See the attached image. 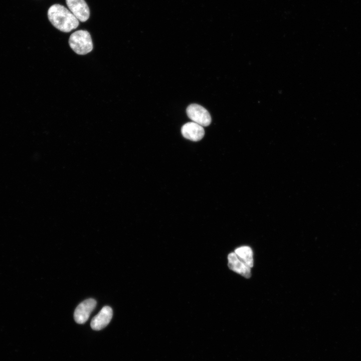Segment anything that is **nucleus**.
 Masks as SVG:
<instances>
[{"mask_svg": "<svg viewBox=\"0 0 361 361\" xmlns=\"http://www.w3.org/2000/svg\"><path fill=\"white\" fill-rule=\"evenodd\" d=\"M113 315L112 308L109 306H104L99 313L92 319L90 325L95 330H99L106 327L110 322Z\"/></svg>", "mask_w": 361, "mask_h": 361, "instance_id": "nucleus-6", "label": "nucleus"}, {"mask_svg": "<svg viewBox=\"0 0 361 361\" xmlns=\"http://www.w3.org/2000/svg\"><path fill=\"white\" fill-rule=\"evenodd\" d=\"M228 266L231 270L246 278L251 277V268L240 260L234 252L228 255Z\"/></svg>", "mask_w": 361, "mask_h": 361, "instance_id": "nucleus-8", "label": "nucleus"}, {"mask_svg": "<svg viewBox=\"0 0 361 361\" xmlns=\"http://www.w3.org/2000/svg\"><path fill=\"white\" fill-rule=\"evenodd\" d=\"M234 253L239 259L250 268L253 266V253L252 249L248 246H243L236 248Z\"/></svg>", "mask_w": 361, "mask_h": 361, "instance_id": "nucleus-9", "label": "nucleus"}, {"mask_svg": "<svg viewBox=\"0 0 361 361\" xmlns=\"http://www.w3.org/2000/svg\"><path fill=\"white\" fill-rule=\"evenodd\" d=\"M71 12L80 22H86L89 18L90 10L84 0H66Z\"/></svg>", "mask_w": 361, "mask_h": 361, "instance_id": "nucleus-5", "label": "nucleus"}, {"mask_svg": "<svg viewBox=\"0 0 361 361\" xmlns=\"http://www.w3.org/2000/svg\"><path fill=\"white\" fill-rule=\"evenodd\" d=\"M186 111L188 117L193 122L202 126H207L211 123L212 119L209 112L199 104H190Z\"/></svg>", "mask_w": 361, "mask_h": 361, "instance_id": "nucleus-3", "label": "nucleus"}, {"mask_svg": "<svg viewBox=\"0 0 361 361\" xmlns=\"http://www.w3.org/2000/svg\"><path fill=\"white\" fill-rule=\"evenodd\" d=\"M181 132L185 138L194 141L201 140L205 135L203 126L194 122L185 124L181 128Z\"/></svg>", "mask_w": 361, "mask_h": 361, "instance_id": "nucleus-7", "label": "nucleus"}, {"mask_svg": "<svg viewBox=\"0 0 361 361\" xmlns=\"http://www.w3.org/2000/svg\"><path fill=\"white\" fill-rule=\"evenodd\" d=\"M48 17L53 26L63 32H70L79 26V21L75 16L60 4H54L49 8Z\"/></svg>", "mask_w": 361, "mask_h": 361, "instance_id": "nucleus-1", "label": "nucleus"}, {"mask_svg": "<svg viewBox=\"0 0 361 361\" xmlns=\"http://www.w3.org/2000/svg\"><path fill=\"white\" fill-rule=\"evenodd\" d=\"M71 48L78 55H86L93 49V43L90 33L85 30L73 33L69 39Z\"/></svg>", "mask_w": 361, "mask_h": 361, "instance_id": "nucleus-2", "label": "nucleus"}, {"mask_svg": "<svg viewBox=\"0 0 361 361\" xmlns=\"http://www.w3.org/2000/svg\"><path fill=\"white\" fill-rule=\"evenodd\" d=\"M96 303V301L93 298L86 299L80 303L74 311V318L75 322L78 324L84 323L95 308Z\"/></svg>", "mask_w": 361, "mask_h": 361, "instance_id": "nucleus-4", "label": "nucleus"}]
</instances>
